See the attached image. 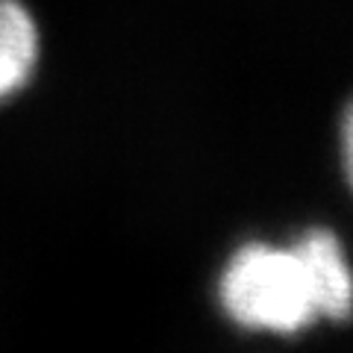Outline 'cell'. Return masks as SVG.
<instances>
[{
    "instance_id": "6da1fadb",
    "label": "cell",
    "mask_w": 353,
    "mask_h": 353,
    "mask_svg": "<svg viewBox=\"0 0 353 353\" xmlns=\"http://www.w3.org/2000/svg\"><path fill=\"white\" fill-rule=\"evenodd\" d=\"M215 297L230 324L297 336L353 318V265L330 227H306L289 241L250 239L227 256Z\"/></svg>"
},
{
    "instance_id": "7a4b0ae2",
    "label": "cell",
    "mask_w": 353,
    "mask_h": 353,
    "mask_svg": "<svg viewBox=\"0 0 353 353\" xmlns=\"http://www.w3.org/2000/svg\"><path fill=\"white\" fill-rule=\"evenodd\" d=\"M39 24L21 0H0V103L30 85L39 68Z\"/></svg>"
},
{
    "instance_id": "3957f363",
    "label": "cell",
    "mask_w": 353,
    "mask_h": 353,
    "mask_svg": "<svg viewBox=\"0 0 353 353\" xmlns=\"http://www.w3.org/2000/svg\"><path fill=\"white\" fill-rule=\"evenodd\" d=\"M339 159H341V171H345V180L353 192V97L345 106L339 121Z\"/></svg>"
}]
</instances>
